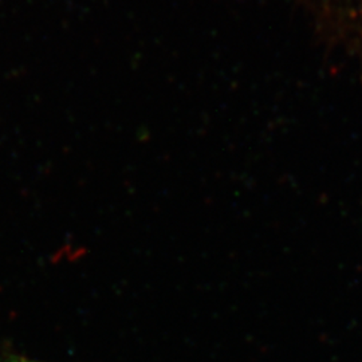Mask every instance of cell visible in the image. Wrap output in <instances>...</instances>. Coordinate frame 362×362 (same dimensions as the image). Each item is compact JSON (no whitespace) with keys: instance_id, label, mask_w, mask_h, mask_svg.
Returning a JSON list of instances; mask_svg holds the SVG:
<instances>
[{"instance_id":"6da1fadb","label":"cell","mask_w":362,"mask_h":362,"mask_svg":"<svg viewBox=\"0 0 362 362\" xmlns=\"http://www.w3.org/2000/svg\"><path fill=\"white\" fill-rule=\"evenodd\" d=\"M13 362H30V361H13Z\"/></svg>"}]
</instances>
